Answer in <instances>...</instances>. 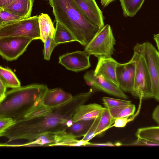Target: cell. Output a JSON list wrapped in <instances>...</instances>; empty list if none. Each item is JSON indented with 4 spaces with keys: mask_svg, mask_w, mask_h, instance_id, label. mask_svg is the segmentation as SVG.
I'll return each instance as SVG.
<instances>
[{
    "mask_svg": "<svg viewBox=\"0 0 159 159\" xmlns=\"http://www.w3.org/2000/svg\"><path fill=\"white\" fill-rule=\"evenodd\" d=\"M104 108L96 103L82 104L78 107L73 115L72 118L73 123L94 119L100 116Z\"/></svg>",
    "mask_w": 159,
    "mask_h": 159,
    "instance_id": "obj_16",
    "label": "cell"
},
{
    "mask_svg": "<svg viewBox=\"0 0 159 159\" xmlns=\"http://www.w3.org/2000/svg\"><path fill=\"white\" fill-rule=\"evenodd\" d=\"M135 135L137 138L159 144V125L140 128L137 130Z\"/></svg>",
    "mask_w": 159,
    "mask_h": 159,
    "instance_id": "obj_22",
    "label": "cell"
},
{
    "mask_svg": "<svg viewBox=\"0 0 159 159\" xmlns=\"http://www.w3.org/2000/svg\"><path fill=\"white\" fill-rule=\"evenodd\" d=\"M100 118V116L94 119L92 124L88 131L85 135L83 136L82 139L83 140L89 142L90 140L96 136V132Z\"/></svg>",
    "mask_w": 159,
    "mask_h": 159,
    "instance_id": "obj_29",
    "label": "cell"
},
{
    "mask_svg": "<svg viewBox=\"0 0 159 159\" xmlns=\"http://www.w3.org/2000/svg\"><path fill=\"white\" fill-rule=\"evenodd\" d=\"M135 70V61L133 56L131 60L124 63H119L116 72L118 86L123 92L131 93L133 91Z\"/></svg>",
    "mask_w": 159,
    "mask_h": 159,
    "instance_id": "obj_10",
    "label": "cell"
},
{
    "mask_svg": "<svg viewBox=\"0 0 159 159\" xmlns=\"http://www.w3.org/2000/svg\"><path fill=\"white\" fill-rule=\"evenodd\" d=\"M7 87L0 80V102L4 98L6 93Z\"/></svg>",
    "mask_w": 159,
    "mask_h": 159,
    "instance_id": "obj_34",
    "label": "cell"
},
{
    "mask_svg": "<svg viewBox=\"0 0 159 159\" xmlns=\"http://www.w3.org/2000/svg\"><path fill=\"white\" fill-rule=\"evenodd\" d=\"M94 71L95 75H102L105 78L118 85L116 70L119 63L111 57L100 58Z\"/></svg>",
    "mask_w": 159,
    "mask_h": 159,
    "instance_id": "obj_14",
    "label": "cell"
},
{
    "mask_svg": "<svg viewBox=\"0 0 159 159\" xmlns=\"http://www.w3.org/2000/svg\"><path fill=\"white\" fill-rule=\"evenodd\" d=\"M0 80L7 87L14 89L20 87V83L10 69L0 67Z\"/></svg>",
    "mask_w": 159,
    "mask_h": 159,
    "instance_id": "obj_20",
    "label": "cell"
},
{
    "mask_svg": "<svg viewBox=\"0 0 159 159\" xmlns=\"http://www.w3.org/2000/svg\"><path fill=\"white\" fill-rule=\"evenodd\" d=\"M102 101L104 105L107 108L130 104L132 101L130 100L103 97Z\"/></svg>",
    "mask_w": 159,
    "mask_h": 159,
    "instance_id": "obj_26",
    "label": "cell"
},
{
    "mask_svg": "<svg viewBox=\"0 0 159 159\" xmlns=\"http://www.w3.org/2000/svg\"><path fill=\"white\" fill-rule=\"evenodd\" d=\"M73 96L60 88L48 89L44 94L42 105L48 108H54L70 100Z\"/></svg>",
    "mask_w": 159,
    "mask_h": 159,
    "instance_id": "obj_15",
    "label": "cell"
},
{
    "mask_svg": "<svg viewBox=\"0 0 159 159\" xmlns=\"http://www.w3.org/2000/svg\"><path fill=\"white\" fill-rule=\"evenodd\" d=\"M16 0H0V9L3 8L11 4Z\"/></svg>",
    "mask_w": 159,
    "mask_h": 159,
    "instance_id": "obj_36",
    "label": "cell"
},
{
    "mask_svg": "<svg viewBox=\"0 0 159 159\" xmlns=\"http://www.w3.org/2000/svg\"><path fill=\"white\" fill-rule=\"evenodd\" d=\"M153 39L156 42L157 48V50L159 54V33L154 34Z\"/></svg>",
    "mask_w": 159,
    "mask_h": 159,
    "instance_id": "obj_37",
    "label": "cell"
},
{
    "mask_svg": "<svg viewBox=\"0 0 159 159\" xmlns=\"http://www.w3.org/2000/svg\"><path fill=\"white\" fill-rule=\"evenodd\" d=\"M7 36L40 39L39 16H35L0 25V37Z\"/></svg>",
    "mask_w": 159,
    "mask_h": 159,
    "instance_id": "obj_6",
    "label": "cell"
},
{
    "mask_svg": "<svg viewBox=\"0 0 159 159\" xmlns=\"http://www.w3.org/2000/svg\"><path fill=\"white\" fill-rule=\"evenodd\" d=\"M115 0H100L102 6L105 7L108 6L110 3Z\"/></svg>",
    "mask_w": 159,
    "mask_h": 159,
    "instance_id": "obj_38",
    "label": "cell"
},
{
    "mask_svg": "<svg viewBox=\"0 0 159 159\" xmlns=\"http://www.w3.org/2000/svg\"><path fill=\"white\" fill-rule=\"evenodd\" d=\"M143 57L150 78L153 98L159 101V54L149 42L137 43L134 48Z\"/></svg>",
    "mask_w": 159,
    "mask_h": 159,
    "instance_id": "obj_5",
    "label": "cell"
},
{
    "mask_svg": "<svg viewBox=\"0 0 159 159\" xmlns=\"http://www.w3.org/2000/svg\"><path fill=\"white\" fill-rule=\"evenodd\" d=\"M129 117L120 118L116 119L111 127H115L118 128H122L125 127L129 122L132 120L134 119V116L129 118Z\"/></svg>",
    "mask_w": 159,
    "mask_h": 159,
    "instance_id": "obj_31",
    "label": "cell"
},
{
    "mask_svg": "<svg viewBox=\"0 0 159 159\" xmlns=\"http://www.w3.org/2000/svg\"><path fill=\"white\" fill-rule=\"evenodd\" d=\"M145 0H120L125 17L134 16L140 9Z\"/></svg>",
    "mask_w": 159,
    "mask_h": 159,
    "instance_id": "obj_23",
    "label": "cell"
},
{
    "mask_svg": "<svg viewBox=\"0 0 159 159\" xmlns=\"http://www.w3.org/2000/svg\"><path fill=\"white\" fill-rule=\"evenodd\" d=\"M94 119L83 120L74 123L66 131L76 138L83 137L88 131Z\"/></svg>",
    "mask_w": 159,
    "mask_h": 159,
    "instance_id": "obj_19",
    "label": "cell"
},
{
    "mask_svg": "<svg viewBox=\"0 0 159 159\" xmlns=\"http://www.w3.org/2000/svg\"><path fill=\"white\" fill-rule=\"evenodd\" d=\"M113 118L116 119L120 118L129 117L134 115L136 109L133 104L107 108Z\"/></svg>",
    "mask_w": 159,
    "mask_h": 159,
    "instance_id": "obj_25",
    "label": "cell"
},
{
    "mask_svg": "<svg viewBox=\"0 0 159 159\" xmlns=\"http://www.w3.org/2000/svg\"><path fill=\"white\" fill-rule=\"evenodd\" d=\"M24 18L7 11L0 9V25Z\"/></svg>",
    "mask_w": 159,
    "mask_h": 159,
    "instance_id": "obj_27",
    "label": "cell"
},
{
    "mask_svg": "<svg viewBox=\"0 0 159 159\" xmlns=\"http://www.w3.org/2000/svg\"><path fill=\"white\" fill-rule=\"evenodd\" d=\"M86 101L84 96L80 93L56 107L48 108L42 105L25 118L16 121L0 134V136L7 139L8 142L21 139L30 142L44 134L63 132L68 128V122L72 120L77 109Z\"/></svg>",
    "mask_w": 159,
    "mask_h": 159,
    "instance_id": "obj_1",
    "label": "cell"
},
{
    "mask_svg": "<svg viewBox=\"0 0 159 159\" xmlns=\"http://www.w3.org/2000/svg\"><path fill=\"white\" fill-rule=\"evenodd\" d=\"M131 145L158 146L159 144L152 141L144 139L137 138L134 143L131 144Z\"/></svg>",
    "mask_w": 159,
    "mask_h": 159,
    "instance_id": "obj_32",
    "label": "cell"
},
{
    "mask_svg": "<svg viewBox=\"0 0 159 159\" xmlns=\"http://www.w3.org/2000/svg\"><path fill=\"white\" fill-rule=\"evenodd\" d=\"M82 14L92 23L102 28L104 26L102 11L95 0H73Z\"/></svg>",
    "mask_w": 159,
    "mask_h": 159,
    "instance_id": "obj_12",
    "label": "cell"
},
{
    "mask_svg": "<svg viewBox=\"0 0 159 159\" xmlns=\"http://www.w3.org/2000/svg\"><path fill=\"white\" fill-rule=\"evenodd\" d=\"M122 145L120 143H118L115 144H113L111 143L108 142L105 143H89L87 145L88 146H120Z\"/></svg>",
    "mask_w": 159,
    "mask_h": 159,
    "instance_id": "obj_33",
    "label": "cell"
},
{
    "mask_svg": "<svg viewBox=\"0 0 159 159\" xmlns=\"http://www.w3.org/2000/svg\"><path fill=\"white\" fill-rule=\"evenodd\" d=\"M89 56L84 51L68 53L59 57V63L68 70L78 72L90 66Z\"/></svg>",
    "mask_w": 159,
    "mask_h": 159,
    "instance_id": "obj_11",
    "label": "cell"
},
{
    "mask_svg": "<svg viewBox=\"0 0 159 159\" xmlns=\"http://www.w3.org/2000/svg\"><path fill=\"white\" fill-rule=\"evenodd\" d=\"M116 40L111 26L107 24L102 28L89 43L84 51L89 55L98 58H110L114 53Z\"/></svg>",
    "mask_w": 159,
    "mask_h": 159,
    "instance_id": "obj_4",
    "label": "cell"
},
{
    "mask_svg": "<svg viewBox=\"0 0 159 159\" xmlns=\"http://www.w3.org/2000/svg\"><path fill=\"white\" fill-rule=\"evenodd\" d=\"M133 56L135 61V70L133 90L134 97L140 99L153 98L151 80L143 57L134 51Z\"/></svg>",
    "mask_w": 159,
    "mask_h": 159,
    "instance_id": "obj_7",
    "label": "cell"
},
{
    "mask_svg": "<svg viewBox=\"0 0 159 159\" xmlns=\"http://www.w3.org/2000/svg\"><path fill=\"white\" fill-rule=\"evenodd\" d=\"M48 0L56 22L66 28L83 46L86 47L102 28L84 16L73 0Z\"/></svg>",
    "mask_w": 159,
    "mask_h": 159,
    "instance_id": "obj_3",
    "label": "cell"
},
{
    "mask_svg": "<svg viewBox=\"0 0 159 159\" xmlns=\"http://www.w3.org/2000/svg\"><path fill=\"white\" fill-rule=\"evenodd\" d=\"M69 134L66 131L59 133H47L42 134L35 140L20 144H10L2 143L3 147H13L32 146H54L67 138Z\"/></svg>",
    "mask_w": 159,
    "mask_h": 159,
    "instance_id": "obj_13",
    "label": "cell"
},
{
    "mask_svg": "<svg viewBox=\"0 0 159 159\" xmlns=\"http://www.w3.org/2000/svg\"><path fill=\"white\" fill-rule=\"evenodd\" d=\"M33 40L24 36H7L0 37V54L8 61L16 60L26 51Z\"/></svg>",
    "mask_w": 159,
    "mask_h": 159,
    "instance_id": "obj_8",
    "label": "cell"
},
{
    "mask_svg": "<svg viewBox=\"0 0 159 159\" xmlns=\"http://www.w3.org/2000/svg\"><path fill=\"white\" fill-rule=\"evenodd\" d=\"M43 55L44 59L49 61L53 49L58 45L55 42L53 38L48 37L44 42Z\"/></svg>",
    "mask_w": 159,
    "mask_h": 159,
    "instance_id": "obj_28",
    "label": "cell"
},
{
    "mask_svg": "<svg viewBox=\"0 0 159 159\" xmlns=\"http://www.w3.org/2000/svg\"><path fill=\"white\" fill-rule=\"evenodd\" d=\"M84 78L88 85L98 90L123 99L128 98V96L118 85L102 75H95L93 70L87 72L84 75Z\"/></svg>",
    "mask_w": 159,
    "mask_h": 159,
    "instance_id": "obj_9",
    "label": "cell"
},
{
    "mask_svg": "<svg viewBox=\"0 0 159 159\" xmlns=\"http://www.w3.org/2000/svg\"><path fill=\"white\" fill-rule=\"evenodd\" d=\"M152 117L159 125V104L154 109L152 113Z\"/></svg>",
    "mask_w": 159,
    "mask_h": 159,
    "instance_id": "obj_35",
    "label": "cell"
},
{
    "mask_svg": "<svg viewBox=\"0 0 159 159\" xmlns=\"http://www.w3.org/2000/svg\"><path fill=\"white\" fill-rule=\"evenodd\" d=\"M115 120L113 118L108 109L105 107L100 116L95 135L100 134L111 128Z\"/></svg>",
    "mask_w": 159,
    "mask_h": 159,
    "instance_id": "obj_24",
    "label": "cell"
},
{
    "mask_svg": "<svg viewBox=\"0 0 159 159\" xmlns=\"http://www.w3.org/2000/svg\"><path fill=\"white\" fill-rule=\"evenodd\" d=\"M53 39L55 42L58 45L76 41L71 33L58 22H56Z\"/></svg>",
    "mask_w": 159,
    "mask_h": 159,
    "instance_id": "obj_21",
    "label": "cell"
},
{
    "mask_svg": "<svg viewBox=\"0 0 159 159\" xmlns=\"http://www.w3.org/2000/svg\"><path fill=\"white\" fill-rule=\"evenodd\" d=\"M39 23L42 41L44 43L49 37L53 38L55 29L48 15L41 13L39 16Z\"/></svg>",
    "mask_w": 159,
    "mask_h": 159,
    "instance_id": "obj_18",
    "label": "cell"
},
{
    "mask_svg": "<svg viewBox=\"0 0 159 159\" xmlns=\"http://www.w3.org/2000/svg\"><path fill=\"white\" fill-rule=\"evenodd\" d=\"M34 0H16L2 9L25 18L31 17Z\"/></svg>",
    "mask_w": 159,
    "mask_h": 159,
    "instance_id": "obj_17",
    "label": "cell"
},
{
    "mask_svg": "<svg viewBox=\"0 0 159 159\" xmlns=\"http://www.w3.org/2000/svg\"><path fill=\"white\" fill-rule=\"evenodd\" d=\"M16 121L15 120L11 117H0V134L4 132L14 124Z\"/></svg>",
    "mask_w": 159,
    "mask_h": 159,
    "instance_id": "obj_30",
    "label": "cell"
},
{
    "mask_svg": "<svg viewBox=\"0 0 159 159\" xmlns=\"http://www.w3.org/2000/svg\"><path fill=\"white\" fill-rule=\"evenodd\" d=\"M48 89L46 85L33 84L6 92L0 102V117H11L16 121L25 118L42 105L43 97Z\"/></svg>",
    "mask_w": 159,
    "mask_h": 159,
    "instance_id": "obj_2",
    "label": "cell"
}]
</instances>
